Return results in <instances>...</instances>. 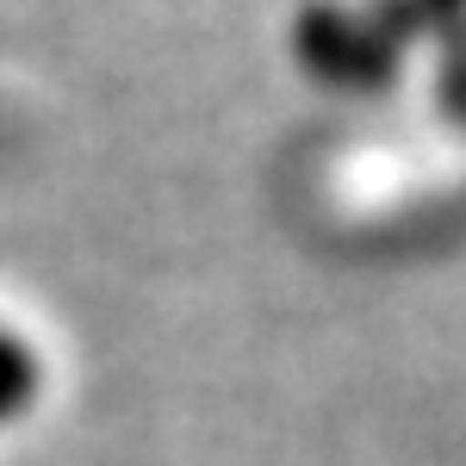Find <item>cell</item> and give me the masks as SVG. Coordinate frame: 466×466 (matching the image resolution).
<instances>
[{"mask_svg": "<svg viewBox=\"0 0 466 466\" xmlns=\"http://www.w3.org/2000/svg\"><path fill=\"white\" fill-rule=\"evenodd\" d=\"M392 6L410 19V32H417V37H435V44L466 25V0H392Z\"/></svg>", "mask_w": 466, "mask_h": 466, "instance_id": "277c9868", "label": "cell"}, {"mask_svg": "<svg viewBox=\"0 0 466 466\" xmlns=\"http://www.w3.org/2000/svg\"><path fill=\"white\" fill-rule=\"evenodd\" d=\"M435 100L454 125H466V25L435 44Z\"/></svg>", "mask_w": 466, "mask_h": 466, "instance_id": "3957f363", "label": "cell"}, {"mask_svg": "<svg viewBox=\"0 0 466 466\" xmlns=\"http://www.w3.org/2000/svg\"><path fill=\"white\" fill-rule=\"evenodd\" d=\"M37 386H44V367H37L32 342H25L19 329L0 323V430L19 423V417L37 404Z\"/></svg>", "mask_w": 466, "mask_h": 466, "instance_id": "7a4b0ae2", "label": "cell"}, {"mask_svg": "<svg viewBox=\"0 0 466 466\" xmlns=\"http://www.w3.org/2000/svg\"><path fill=\"white\" fill-rule=\"evenodd\" d=\"M410 19L392 0H305L292 19V56L329 94L380 100L404 81L410 63Z\"/></svg>", "mask_w": 466, "mask_h": 466, "instance_id": "6da1fadb", "label": "cell"}]
</instances>
